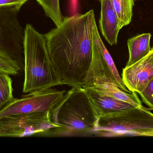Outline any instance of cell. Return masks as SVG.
I'll list each match as a JSON object with an SVG mask.
<instances>
[{"mask_svg":"<svg viewBox=\"0 0 153 153\" xmlns=\"http://www.w3.org/2000/svg\"><path fill=\"white\" fill-rule=\"evenodd\" d=\"M84 89L89 97L97 120L101 117L135 107L127 102L100 95L91 88Z\"/></svg>","mask_w":153,"mask_h":153,"instance_id":"30bf717a","label":"cell"},{"mask_svg":"<svg viewBox=\"0 0 153 153\" xmlns=\"http://www.w3.org/2000/svg\"><path fill=\"white\" fill-rule=\"evenodd\" d=\"M101 3L100 27L103 37L111 45H117L120 29L111 0H99Z\"/></svg>","mask_w":153,"mask_h":153,"instance_id":"8fae6325","label":"cell"},{"mask_svg":"<svg viewBox=\"0 0 153 153\" xmlns=\"http://www.w3.org/2000/svg\"><path fill=\"white\" fill-rule=\"evenodd\" d=\"M65 90L45 89L14 99L0 110V118L17 114L33 112H51L66 93Z\"/></svg>","mask_w":153,"mask_h":153,"instance_id":"ba28073f","label":"cell"},{"mask_svg":"<svg viewBox=\"0 0 153 153\" xmlns=\"http://www.w3.org/2000/svg\"><path fill=\"white\" fill-rule=\"evenodd\" d=\"M147 108L134 107L101 117L94 129L112 135L153 137V113Z\"/></svg>","mask_w":153,"mask_h":153,"instance_id":"277c9868","label":"cell"},{"mask_svg":"<svg viewBox=\"0 0 153 153\" xmlns=\"http://www.w3.org/2000/svg\"><path fill=\"white\" fill-rule=\"evenodd\" d=\"M119 22L120 29L131 22L134 0H111Z\"/></svg>","mask_w":153,"mask_h":153,"instance_id":"5bb4252c","label":"cell"},{"mask_svg":"<svg viewBox=\"0 0 153 153\" xmlns=\"http://www.w3.org/2000/svg\"><path fill=\"white\" fill-rule=\"evenodd\" d=\"M108 82L125 92L131 93L125 86L108 49L99 34L96 23L93 31L92 56L83 88L93 86L95 83Z\"/></svg>","mask_w":153,"mask_h":153,"instance_id":"8992f818","label":"cell"},{"mask_svg":"<svg viewBox=\"0 0 153 153\" xmlns=\"http://www.w3.org/2000/svg\"><path fill=\"white\" fill-rule=\"evenodd\" d=\"M139 94L143 102L153 110V79Z\"/></svg>","mask_w":153,"mask_h":153,"instance_id":"ac0fdd59","label":"cell"},{"mask_svg":"<svg viewBox=\"0 0 153 153\" xmlns=\"http://www.w3.org/2000/svg\"><path fill=\"white\" fill-rule=\"evenodd\" d=\"M22 5L0 6V54L16 63L24 72L25 29L18 14Z\"/></svg>","mask_w":153,"mask_h":153,"instance_id":"5b68a950","label":"cell"},{"mask_svg":"<svg viewBox=\"0 0 153 153\" xmlns=\"http://www.w3.org/2000/svg\"><path fill=\"white\" fill-rule=\"evenodd\" d=\"M58 128L51 112L17 114L0 118V137H23Z\"/></svg>","mask_w":153,"mask_h":153,"instance_id":"52a82bcc","label":"cell"},{"mask_svg":"<svg viewBox=\"0 0 153 153\" xmlns=\"http://www.w3.org/2000/svg\"><path fill=\"white\" fill-rule=\"evenodd\" d=\"M153 79V47L137 62L123 69L122 79L127 89L139 94Z\"/></svg>","mask_w":153,"mask_h":153,"instance_id":"9c48e42d","label":"cell"},{"mask_svg":"<svg viewBox=\"0 0 153 153\" xmlns=\"http://www.w3.org/2000/svg\"><path fill=\"white\" fill-rule=\"evenodd\" d=\"M91 89L100 95L124 102L133 105L135 107L144 108L137 93L125 92L117 86L108 82L95 83Z\"/></svg>","mask_w":153,"mask_h":153,"instance_id":"7c38bea8","label":"cell"},{"mask_svg":"<svg viewBox=\"0 0 153 153\" xmlns=\"http://www.w3.org/2000/svg\"><path fill=\"white\" fill-rule=\"evenodd\" d=\"M17 64L5 57L0 54V73L10 75H17L19 73Z\"/></svg>","mask_w":153,"mask_h":153,"instance_id":"e0dca14e","label":"cell"},{"mask_svg":"<svg viewBox=\"0 0 153 153\" xmlns=\"http://www.w3.org/2000/svg\"><path fill=\"white\" fill-rule=\"evenodd\" d=\"M12 80L10 75L0 73V110L14 98Z\"/></svg>","mask_w":153,"mask_h":153,"instance_id":"2e32d148","label":"cell"},{"mask_svg":"<svg viewBox=\"0 0 153 153\" xmlns=\"http://www.w3.org/2000/svg\"><path fill=\"white\" fill-rule=\"evenodd\" d=\"M151 33H144L129 39L127 44L129 59L126 66H128L147 55L151 49Z\"/></svg>","mask_w":153,"mask_h":153,"instance_id":"4fadbf2b","label":"cell"},{"mask_svg":"<svg viewBox=\"0 0 153 153\" xmlns=\"http://www.w3.org/2000/svg\"><path fill=\"white\" fill-rule=\"evenodd\" d=\"M42 6L47 16L53 22L56 27L61 25L64 18L61 13L59 0H36Z\"/></svg>","mask_w":153,"mask_h":153,"instance_id":"9a60e30c","label":"cell"},{"mask_svg":"<svg viewBox=\"0 0 153 153\" xmlns=\"http://www.w3.org/2000/svg\"><path fill=\"white\" fill-rule=\"evenodd\" d=\"M94 12L64 18L44 35L52 64L63 85L83 88L92 56Z\"/></svg>","mask_w":153,"mask_h":153,"instance_id":"6da1fadb","label":"cell"},{"mask_svg":"<svg viewBox=\"0 0 153 153\" xmlns=\"http://www.w3.org/2000/svg\"><path fill=\"white\" fill-rule=\"evenodd\" d=\"M52 120L62 130L93 131L97 119L83 88L72 87L52 113Z\"/></svg>","mask_w":153,"mask_h":153,"instance_id":"3957f363","label":"cell"},{"mask_svg":"<svg viewBox=\"0 0 153 153\" xmlns=\"http://www.w3.org/2000/svg\"><path fill=\"white\" fill-rule=\"evenodd\" d=\"M28 0H0V6L19 4L23 5Z\"/></svg>","mask_w":153,"mask_h":153,"instance_id":"d6986e66","label":"cell"},{"mask_svg":"<svg viewBox=\"0 0 153 153\" xmlns=\"http://www.w3.org/2000/svg\"><path fill=\"white\" fill-rule=\"evenodd\" d=\"M24 52L23 93L63 85L50 59L45 36L31 24L25 27Z\"/></svg>","mask_w":153,"mask_h":153,"instance_id":"7a4b0ae2","label":"cell"}]
</instances>
